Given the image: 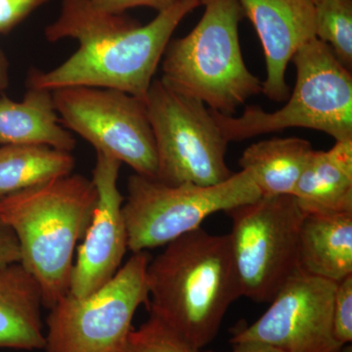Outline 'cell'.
I'll return each mask as SVG.
<instances>
[{"mask_svg":"<svg viewBox=\"0 0 352 352\" xmlns=\"http://www.w3.org/2000/svg\"><path fill=\"white\" fill-rule=\"evenodd\" d=\"M201 0H176L147 25L96 10L91 0H62L59 17L45 29L51 43L76 39L78 50L57 68L32 71L28 87L113 88L145 100L171 36Z\"/></svg>","mask_w":352,"mask_h":352,"instance_id":"6da1fadb","label":"cell"},{"mask_svg":"<svg viewBox=\"0 0 352 352\" xmlns=\"http://www.w3.org/2000/svg\"><path fill=\"white\" fill-rule=\"evenodd\" d=\"M164 247L148 263L147 307L199 351L214 340L227 310L242 296L230 239L199 228Z\"/></svg>","mask_w":352,"mask_h":352,"instance_id":"7a4b0ae2","label":"cell"},{"mask_svg":"<svg viewBox=\"0 0 352 352\" xmlns=\"http://www.w3.org/2000/svg\"><path fill=\"white\" fill-rule=\"evenodd\" d=\"M96 201L94 182L80 175L0 199V214L19 243L20 263L38 281L46 308L69 294L76 245L87 232Z\"/></svg>","mask_w":352,"mask_h":352,"instance_id":"3957f363","label":"cell"},{"mask_svg":"<svg viewBox=\"0 0 352 352\" xmlns=\"http://www.w3.org/2000/svg\"><path fill=\"white\" fill-rule=\"evenodd\" d=\"M201 6L205 12L196 27L166 46L161 80L208 109L232 116L263 91V82L247 68L241 51L244 12L238 0H201Z\"/></svg>","mask_w":352,"mask_h":352,"instance_id":"277c9868","label":"cell"},{"mask_svg":"<svg viewBox=\"0 0 352 352\" xmlns=\"http://www.w3.org/2000/svg\"><path fill=\"white\" fill-rule=\"evenodd\" d=\"M292 61L296 69V85L280 110L268 113L248 106L240 117H233L210 109L227 142L291 127L324 132L336 142L352 139L351 72L317 38L303 44Z\"/></svg>","mask_w":352,"mask_h":352,"instance_id":"5b68a950","label":"cell"},{"mask_svg":"<svg viewBox=\"0 0 352 352\" xmlns=\"http://www.w3.org/2000/svg\"><path fill=\"white\" fill-rule=\"evenodd\" d=\"M261 197L251 173L245 170L210 186H173L134 173L127 180L122 205L127 247L133 254L164 247L201 228L210 214L227 212Z\"/></svg>","mask_w":352,"mask_h":352,"instance_id":"8992f818","label":"cell"},{"mask_svg":"<svg viewBox=\"0 0 352 352\" xmlns=\"http://www.w3.org/2000/svg\"><path fill=\"white\" fill-rule=\"evenodd\" d=\"M157 151L155 179L166 185L210 186L233 175L226 139L210 109L154 80L145 98Z\"/></svg>","mask_w":352,"mask_h":352,"instance_id":"52a82bcc","label":"cell"},{"mask_svg":"<svg viewBox=\"0 0 352 352\" xmlns=\"http://www.w3.org/2000/svg\"><path fill=\"white\" fill-rule=\"evenodd\" d=\"M229 235L242 296L270 302L298 267L305 212L293 195L261 196L227 212Z\"/></svg>","mask_w":352,"mask_h":352,"instance_id":"ba28073f","label":"cell"},{"mask_svg":"<svg viewBox=\"0 0 352 352\" xmlns=\"http://www.w3.org/2000/svg\"><path fill=\"white\" fill-rule=\"evenodd\" d=\"M147 252L133 254L98 291L78 298L68 294L46 318L45 352H126L132 319L148 305Z\"/></svg>","mask_w":352,"mask_h":352,"instance_id":"9c48e42d","label":"cell"},{"mask_svg":"<svg viewBox=\"0 0 352 352\" xmlns=\"http://www.w3.org/2000/svg\"><path fill=\"white\" fill-rule=\"evenodd\" d=\"M65 126L96 152L126 164L139 175L156 178L157 151L145 101L113 88L67 87L52 90Z\"/></svg>","mask_w":352,"mask_h":352,"instance_id":"30bf717a","label":"cell"},{"mask_svg":"<svg viewBox=\"0 0 352 352\" xmlns=\"http://www.w3.org/2000/svg\"><path fill=\"white\" fill-rule=\"evenodd\" d=\"M337 283L298 270L252 325L234 332L231 344L261 342L282 352H337L333 307Z\"/></svg>","mask_w":352,"mask_h":352,"instance_id":"8fae6325","label":"cell"},{"mask_svg":"<svg viewBox=\"0 0 352 352\" xmlns=\"http://www.w3.org/2000/svg\"><path fill=\"white\" fill-rule=\"evenodd\" d=\"M122 163L96 152L92 182L97 201L94 217L72 271L69 294L83 298L108 283L119 271L127 247L124 197L118 188Z\"/></svg>","mask_w":352,"mask_h":352,"instance_id":"7c38bea8","label":"cell"},{"mask_svg":"<svg viewBox=\"0 0 352 352\" xmlns=\"http://www.w3.org/2000/svg\"><path fill=\"white\" fill-rule=\"evenodd\" d=\"M258 32L264 50L263 94L274 102L289 98L286 72L296 51L315 36L312 0H238Z\"/></svg>","mask_w":352,"mask_h":352,"instance_id":"4fadbf2b","label":"cell"},{"mask_svg":"<svg viewBox=\"0 0 352 352\" xmlns=\"http://www.w3.org/2000/svg\"><path fill=\"white\" fill-rule=\"evenodd\" d=\"M41 307V286L22 264L0 267V349H44Z\"/></svg>","mask_w":352,"mask_h":352,"instance_id":"5bb4252c","label":"cell"},{"mask_svg":"<svg viewBox=\"0 0 352 352\" xmlns=\"http://www.w3.org/2000/svg\"><path fill=\"white\" fill-rule=\"evenodd\" d=\"M293 196L307 214L352 212V139L314 150Z\"/></svg>","mask_w":352,"mask_h":352,"instance_id":"9a60e30c","label":"cell"},{"mask_svg":"<svg viewBox=\"0 0 352 352\" xmlns=\"http://www.w3.org/2000/svg\"><path fill=\"white\" fill-rule=\"evenodd\" d=\"M298 267L335 283L352 275V212L305 215L298 241Z\"/></svg>","mask_w":352,"mask_h":352,"instance_id":"2e32d148","label":"cell"},{"mask_svg":"<svg viewBox=\"0 0 352 352\" xmlns=\"http://www.w3.org/2000/svg\"><path fill=\"white\" fill-rule=\"evenodd\" d=\"M28 87L22 101L0 97V145H44L73 151L75 138L59 124L52 91Z\"/></svg>","mask_w":352,"mask_h":352,"instance_id":"e0dca14e","label":"cell"},{"mask_svg":"<svg viewBox=\"0 0 352 352\" xmlns=\"http://www.w3.org/2000/svg\"><path fill=\"white\" fill-rule=\"evenodd\" d=\"M312 152L305 139L274 138L249 146L239 164L251 173L261 196L293 195Z\"/></svg>","mask_w":352,"mask_h":352,"instance_id":"ac0fdd59","label":"cell"},{"mask_svg":"<svg viewBox=\"0 0 352 352\" xmlns=\"http://www.w3.org/2000/svg\"><path fill=\"white\" fill-rule=\"evenodd\" d=\"M75 166L71 152L44 145H2L0 199L72 175Z\"/></svg>","mask_w":352,"mask_h":352,"instance_id":"d6986e66","label":"cell"},{"mask_svg":"<svg viewBox=\"0 0 352 352\" xmlns=\"http://www.w3.org/2000/svg\"><path fill=\"white\" fill-rule=\"evenodd\" d=\"M315 36L327 43L342 66L352 67V0H316Z\"/></svg>","mask_w":352,"mask_h":352,"instance_id":"ffe728a7","label":"cell"},{"mask_svg":"<svg viewBox=\"0 0 352 352\" xmlns=\"http://www.w3.org/2000/svg\"><path fill=\"white\" fill-rule=\"evenodd\" d=\"M126 352H199L163 322L151 316L129 333Z\"/></svg>","mask_w":352,"mask_h":352,"instance_id":"44dd1931","label":"cell"},{"mask_svg":"<svg viewBox=\"0 0 352 352\" xmlns=\"http://www.w3.org/2000/svg\"><path fill=\"white\" fill-rule=\"evenodd\" d=\"M333 329L342 346L352 342V275L337 283L333 307Z\"/></svg>","mask_w":352,"mask_h":352,"instance_id":"7402d4cb","label":"cell"},{"mask_svg":"<svg viewBox=\"0 0 352 352\" xmlns=\"http://www.w3.org/2000/svg\"><path fill=\"white\" fill-rule=\"evenodd\" d=\"M48 0H0V34L10 32Z\"/></svg>","mask_w":352,"mask_h":352,"instance_id":"603a6c76","label":"cell"},{"mask_svg":"<svg viewBox=\"0 0 352 352\" xmlns=\"http://www.w3.org/2000/svg\"><path fill=\"white\" fill-rule=\"evenodd\" d=\"M176 0H91L92 6L100 12L111 15H122L127 9L145 6L157 12L170 8Z\"/></svg>","mask_w":352,"mask_h":352,"instance_id":"cb8c5ba5","label":"cell"},{"mask_svg":"<svg viewBox=\"0 0 352 352\" xmlns=\"http://www.w3.org/2000/svg\"><path fill=\"white\" fill-rule=\"evenodd\" d=\"M19 243L10 226L0 214V267L20 263Z\"/></svg>","mask_w":352,"mask_h":352,"instance_id":"d4e9b609","label":"cell"},{"mask_svg":"<svg viewBox=\"0 0 352 352\" xmlns=\"http://www.w3.org/2000/svg\"><path fill=\"white\" fill-rule=\"evenodd\" d=\"M232 351H214L206 352H282L275 347L261 342H239L232 344Z\"/></svg>","mask_w":352,"mask_h":352,"instance_id":"484cf974","label":"cell"},{"mask_svg":"<svg viewBox=\"0 0 352 352\" xmlns=\"http://www.w3.org/2000/svg\"><path fill=\"white\" fill-rule=\"evenodd\" d=\"M9 85V62L3 51L0 50V91L6 90Z\"/></svg>","mask_w":352,"mask_h":352,"instance_id":"4316f807","label":"cell"},{"mask_svg":"<svg viewBox=\"0 0 352 352\" xmlns=\"http://www.w3.org/2000/svg\"><path fill=\"white\" fill-rule=\"evenodd\" d=\"M337 352H352V344H344V346H342L340 347L339 351Z\"/></svg>","mask_w":352,"mask_h":352,"instance_id":"83f0119b","label":"cell"},{"mask_svg":"<svg viewBox=\"0 0 352 352\" xmlns=\"http://www.w3.org/2000/svg\"><path fill=\"white\" fill-rule=\"evenodd\" d=\"M312 1H314V2L316 1V0H312Z\"/></svg>","mask_w":352,"mask_h":352,"instance_id":"f1b7e54d","label":"cell"}]
</instances>
